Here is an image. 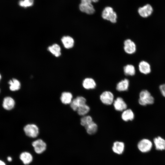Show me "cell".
I'll use <instances>...</instances> for the list:
<instances>
[{"instance_id": "6da1fadb", "label": "cell", "mask_w": 165, "mask_h": 165, "mask_svg": "<svg viewBox=\"0 0 165 165\" xmlns=\"http://www.w3.org/2000/svg\"><path fill=\"white\" fill-rule=\"evenodd\" d=\"M155 99L151 93L148 90L145 89L141 91L139 94L138 100L139 104L142 106L153 104Z\"/></svg>"}, {"instance_id": "7a4b0ae2", "label": "cell", "mask_w": 165, "mask_h": 165, "mask_svg": "<svg viewBox=\"0 0 165 165\" xmlns=\"http://www.w3.org/2000/svg\"><path fill=\"white\" fill-rule=\"evenodd\" d=\"M102 17L105 20L110 21L113 23L116 22L117 16L113 9L110 7H105L102 12Z\"/></svg>"}, {"instance_id": "3957f363", "label": "cell", "mask_w": 165, "mask_h": 165, "mask_svg": "<svg viewBox=\"0 0 165 165\" xmlns=\"http://www.w3.org/2000/svg\"><path fill=\"white\" fill-rule=\"evenodd\" d=\"M24 130L26 135L31 138H36L39 133L38 127L34 124L26 125L24 127Z\"/></svg>"}, {"instance_id": "277c9868", "label": "cell", "mask_w": 165, "mask_h": 165, "mask_svg": "<svg viewBox=\"0 0 165 165\" xmlns=\"http://www.w3.org/2000/svg\"><path fill=\"white\" fill-rule=\"evenodd\" d=\"M137 146L138 149L141 152L146 153L151 150L152 146V143L149 139L143 138L138 142Z\"/></svg>"}, {"instance_id": "5b68a950", "label": "cell", "mask_w": 165, "mask_h": 165, "mask_svg": "<svg viewBox=\"0 0 165 165\" xmlns=\"http://www.w3.org/2000/svg\"><path fill=\"white\" fill-rule=\"evenodd\" d=\"M100 98L101 102L106 105H111L114 101V96L113 93L108 91L102 92L100 95Z\"/></svg>"}, {"instance_id": "8992f818", "label": "cell", "mask_w": 165, "mask_h": 165, "mask_svg": "<svg viewBox=\"0 0 165 165\" xmlns=\"http://www.w3.org/2000/svg\"><path fill=\"white\" fill-rule=\"evenodd\" d=\"M32 145L34 147L35 151L38 154L43 153L46 149V143L41 139H37L34 141L32 143Z\"/></svg>"}, {"instance_id": "52a82bcc", "label": "cell", "mask_w": 165, "mask_h": 165, "mask_svg": "<svg viewBox=\"0 0 165 165\" xmlns=\"http://www.w3.org/2000/svg\"><path fill=\"white\" fill-rule=\"evenodd\" d=\"M123 48L126 53L131 54L136 52V46L135 43L131 40L127 39L124 41Z\"/></svg>"}, {"instance_id": "ba28073f", "label": "cell", "mask_w": 165, "mask_h": 165, "mask_svg": "<svg viewBox=\"0 0 165 165\" xmlns=\"http://www.w3.org/2000/svg\"><path fill=\"white\" fill-rule=\"evenodd\" d=\"M153 12V9L149 4H147L138 9V12L139 15L143 18H147L150 16Z\"/></svg>"}, {"instance_id": "9c48e42d", "label": "cell", "mask_w": 165, "mask_h": 165, "mask_svg": "<svg viewBox=\"0 0 165 165\" xmlns=\"http://www.w3.org/2000/svg\"><path fill=\"white\" fill-rule=\"evenodd\" d=\"M86 100L84 97L81 96L77 97L72 100L70 104V107L74 111H77L80 106L86 104Z\"/></svg>"}, {"instance_id": "30bf717a", "label": "cell", "mask_w": 165, "mask_h": 165, "mask_svg": "<svg viewBox=\"0 0 165 165\" xmlns=\"http://www.w3.org/2000/svg\"><path fill=\"white\" fill-rule=\"evenodd\" d=\"M115 109L118 111H123L127 109V105L123 99L118 97L114 100L113 103Z\"/></svg>"}, {"instance_id": "8fae6325", "label": "cell", "mask_w": 165, "mask_h": 165, "mask_svg": "<svg viewBox=\"0 0 165 165\" xmlns=\"http://www.w3.org/2000/svg\"><path fill=\"white\" fill-rule=\"evenodd\" d=\"M138 68L140 72L144 75L149 74L151 71V66L147 61H141L139 64Z\"/></svg>"}, {"instance_id": "7c38bea8", "label": "cell", "mask_w": 165, "mask_h": 165, "mask_svg": "<svg viewBox=\"0 0 165 165\" xmlns=\"http://www.w3.org/2000/svg\"><path fill=\"white\" fill-rule=\"evenodd\" d=\"M153 142L156 149L158 150L165 149V139L160 136H158L154 138Z\"/></svg>"}, {"instance_id": "4fadbf2b", "label": "cell", "mask_w": 165, "mask_h": 165, "mask_svg": "<svg viewBox=\"0 0 165 165\" xmlns=\"http://www.w3.org/2000/svg\"><path fill=\"white\" fill-rule=\"evenodd\" d=\"M83 87L86 89H93L96 86V83L95 80L91 78L85 79L82 82Z\"/></svg>"}, {"instance_id": "5bb4252c", "label": "cell", "mask_w": 165, "mask_h": 165, "mask_svg": "<svg viewBox=\"0 0 165 165\" xmlns=\"http://www.w3.org/2000/svg\"><path fill=\"white\" fill-rule=\"evenodd\" d=\"M61 41L64 47L67 49L72 48L74 45V39L69 36H63L61 39Z\"/></svg>"}, {"instance_id": "9a60e30c", "label": "cell", "mask_w": 165, "mask_h": 165, "mask_svg": "<svg viewBox=\"0 0 165 165\" xmlns=\"http://www.w3.org/2000/svg\"><path fill=\"white\" fill-rule=\"evenodd\" d=\"M15 105V101L12 97H7L4 99L2 106L5 109L8 110H11L14 108Z\"/></svg>"}, {"instance_id": "2e32d148", "label": "cell", "mask_w": 165, "mask_h": 165, "mask_svg": "<svg viewBox=\"0 0 165 165\" xmlns=\"http://www.w3.org/2000/svg\"><path fill=\"white\" fill-rule=\"evenodd\" d=\"M134 118V114L130 109H127L123 111L121 118L124 121L127 122L133 120Z\"/></svg>"}, {"instance_id": "e0dca14e", "label": "cell", "mask_w": 165, "mask_h": 165, "mask_svg": "<svg viewBox=\"0 0 165 165\" xmlns=\"http://www.w3.org/2000/svg\"><path fill=\"white\" fill-rule=\"evenodd\" d=\"M79 8L81 11L88 14H92L94 13L95 12L94 7L91 3L82 4L81 3L79 5Z\"/></svg>"}, {"instance_id": "ac0fdd59", "label": "cell", "mask_w": 165, "mask_h": 165, "mask_svg": "<svg viewBox=\"0 0 165 165\" xmlns=\"http://www.w3.org/2000/svg\"><path fill=\"white\" fill-rule=\"evenodd\" d=\"M129 86V81L125 79L119 82L116 86V89L118 91L122 92L128 90Z\"/></svg>"}, {"instance_id": "d6986e66", "label": "cell", "mask_w": 165, "mask_h": 165, "mask_svg": "<svg viewBox=\"0 0 165 165\" xmlns=\"http://www.w3.org/2000/svg\"><path fill=\"white\" fill-rule=\"evenodd\" d=\"M73 96L71 93L64 92L61 95L60 100L62 103L67 105L70 104L72 100Z\"/></svg>"}, {"instance_id": "ffe728a7", "label": "cell", "mask_w": 165, "mask_h": 165, "mask_svg": "<svg viewBox=\"0 0 165 165\" xmlns=\"http://www.w3.org/2000/svg\"><path fill=\"white\" fill-rule=\"evenodd\" d=\"M20 158L25 165L29 164L33 160L32 155L30 153L27 152H22L20 155Z\"/></svg>"}, {"instance_id": "44dd1931", "label": "cell", "mask_w": 165, "mask_h": 165, "mask_svg": "<svg viewBox=\"0 0 165 165\" xmlns=\"http://www.w3.org/2000/svg\"><path fill=\"white\" fill-rule=\"evenodd\" d=\"M48 50L56 57H59L61 55V47L57 44H54L49 46Z\"/></svg>"}, {"instance_id": "7402d4cb", "label": "cell", "mask_w": 165, "mask_h": 165, "mask_svg": "<svg viewBox=\"0 0 165 165\" xmlns=\"http://www.w3.org/2000/svg\"><path fill=\"white\" fill-rule=\"evenodd\" d=\"M124 147V143L122 142L116 141L114 142L112 148L113 151L118 154H122Z\"/></svg>"}, {"instance_id": "603a6c76", "label": "cell", "mask_w": 165, "mask_h": 165, "mask_svg": "<svg viewBox=\"0 0 165 165\" xmlns=\"http://www.w3.org/2000/svg\"><path fill=\"white\" fill-rule=\"evenodd\" d=\"M10 85V90L12 91H15L19 90L21 87L20 81L15 79H13L9 81L8 82Z\"/></svg>"}, {"instance_id": "cb8c5ba5", "label": "cell", "mask_w": 165, "mask_h": 165, "mask_svg": "<svg viewBox=\"0 0 165 165\" xmlns=\"http://www.w3.org/2000/svg\"><path fill=\"white\" fill-rule=\"evenodd\" d=\"M85 128L87 133L90 135L95 134L98 129L97 124L93 121L85 127Z\"/></svg>"}, {"instance_id": "d4e9b609", "label": "cell", "mask_w": 165, "mask_h": 165, "mask_svg": "<svg viewBox=\"0 0 165 165\" xmlns=\"http://www.w3.org/2000/svg\"><path fill=\"white\" fill-rule=\"evenodd\" d=\"M123 71L125 74L126 75L133 76L136 72L134 66L130 64H128L123 68Z\"/></svg>"}, {"instance_id": "484cf974", "label": "cell", "mask_w": 165, "mask_h": 165, "mask_svg": "<svg viewBox=\"0 0 165 165\" xmlns=\"http://www.w3.org/2000/svg\"><path fill=\"white\" fill-rule=\"evenodd\" d=\"M90 109L89 106L85 104L80 106L77 109V111L79 115L85 116L89 112Z\"/></svg>"}, {"instance_id": "4316f807", "label": "cell", "mask_w": 165, "mask_h": 165, "mask_svg": "<svg viewBox=\"0 0 165 165\" xmlns=\"http://www.w3.org/2000/svg\"><path fill=\"white\" fill-rule=\"evenodd\" d=\"M93 121L92 117L90 116H83L80 119V124L85 127Z\"/></svg>"}, {"instance_id": "83f0119b", "label": "cell", "mask_w": 165, "mask_h": 165, "mask_svg": "<svg viewBox=\"0 0 165 165\" xmlns=\"http://www.w3.org/2000/svg\"><path fill=\"white\" fill-rule=\"evenodd\" d=\"M34 0H20L19 2V5L21 6L27 8L33 6Z\"/></svg>"}, {"instance_id": "f1b7e54d", "label": "cell", "mask_w": 165, "mask_h": 165, "mask_svg": "<svg viewBox=\"0 0 165 165\" xmlns=\"http://www.w3.org/2000/svg\"><path fill=\"white\" fill-rule=\"evenodd\" d=\"M159 89L162 95L165 97V83L160 85Z\"/></svg>"}, {"instance_id": "f546056e", "label": "cell", "mask_w": 165, "mask_h": 165, "mask_svg": "<svg viewBox=\"0 0 165 165\" xmlns=\"http://www.w3.org/2000/svg\"><path fill=\"white\" fill-rule=\"evenodd\" d=\"M91 0H81V3L83 4H90L92 2Z\"/></svg>"}, {"instance_id": "4dcf8cb0", "label": "cell", "mask_w": 165, "mask_h": 165, "mask_svg": "<svg viewBox=\"0 0 165 165\" xmlns=\"http://www.w3.org/2000/svg\"><path fill=\"white\" fill-rule=\"evenodd\" d=\"M7 160L11 162L12 160V158L11 157L9 156L7 157Z\"/></svg>"}, {"instance_id": "1f68e13d", "label": "cell", "mask_w": 165, "mask_h": 165, "mask_svg": "<svg viewBox=\"0 0 165 165\" xmlns=\"http://www.w3.org/2000/svg\"><path fill=\"white\" fill-rule=\"evenodd\" d=\"M0 165H6V164L0 160Z\"/></svg>"}, {"instance_id": "d6a6232c", "label": "cell", "mask_w": 165, "mask_h": 165, "mask_svg": "<svg viewBox=\"0 0 165 165\" xmlns=\"http://www.w3.org/2000/svg\"><path fill=\"white\" fill-rule=\"evenodd\" d=\"M92 2H96L98 1L99 0H91Z\"/></svg>"}, {"instance_id": "836d02e7", "label": "cell", "mask_w": 165, "mask_h": 165, "mask_svg": "<svg viewBox=\"0 0 165 165\" xmlns=\"http://www.w3.org/2000/svg\"><path fill=\"white\" fill-rule=\"evenodd\" d=\"M1 79V74H0V81Z\"/></svg>"}]
</instances>
